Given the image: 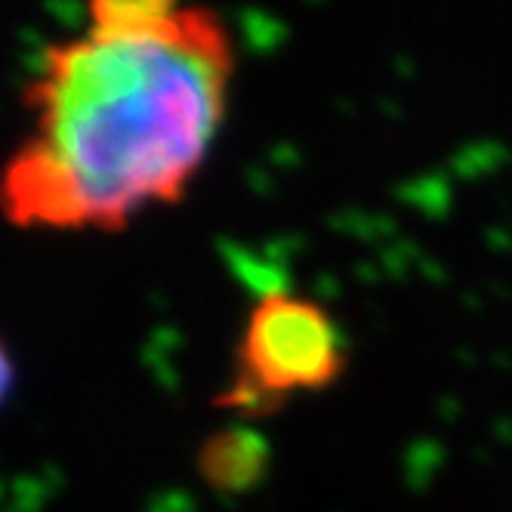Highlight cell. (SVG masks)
Instances as JSON below:
<instances>
[{"label": "cell", "mask_w": 512, "mask_h": 512, "mask_svg": "<svg viewBox=\"0 0 512 512\" xmlns=\"http://www.w3.org/2000/svg\"><path fill=\"white\" fill-rule=\"evenodd\" d=\"M235 47L213 10L99 0L44 50L25 90L31 127L0 170L19 229L118 232L179 201L226 121Z\"/></svg>", "instance_id": "1"}, {"label": "cell", "mask_w": 512, "mask_h": 512, "mask_svg": "<svg viewBox=\"0 0 512 512\" xmlns=\"http://www.w3.org/2000/svg\"><path fill=\"white\" fill-rule=\"evenodd\" d=\"M346 364L349 343L337 318L309 297L278 290L253 303L235 349L232 383L216 405L260 420L290 395L331 389Z\"/></svg>", "instance_id": "2"}, {"label": "cell", "mask_w": 512, "mask_h": 512, "mask_svg": "<svg viewBox=\"0 0 512 512\" xmlns=\"http://www.w3.org/2000/svg\"><path fill=\"white\" fill-rule=\"evenodd\" d=\"M272 466V448L260 429L232 423L204 438L198 475L216 494H250L263 485Z\"/></svg>", "instance_id": "3"}, {"label": "cell", "mask_w": 512, "mask_h": 512, "mask_svg": "<svg viewBox=\"0 0 512 512\" xmlns=\"http://www.w3.org/2000/svg\"><path fill=\"white\" fill-rule=\"evenodd\" d=\"M13 380H16V364H13V358H10L7 343L0 340V405L7 401V395H10V389H13Z\"/></svg>", "instance_id": "4"}]
</instances>
